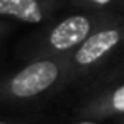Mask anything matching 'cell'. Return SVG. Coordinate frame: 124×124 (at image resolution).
<instances>
[{
  "mask_svg": "<svg viewBox=\"0 0 124 124\" xmlns=\"http://www.w3.org/2000/svg\"><path fill=\"white\" fill-rule=\"evenodd\" d=\"M112 16L116 14L68 7L29 34L21 43L19 53L26 61L36 58H65Z\"/></svg>",
  "mask_w": 124,
  "mask_h": 124,
  "instance_id": "6da1fadb",
  "label": "cell"
},
{
  "mask_svg": "<svg viewBox=\"0 0 124 124\" xmlns=\"http://www.w3.org/2000/svg\"><path fill=\"white\" fill-rule=\"evenodd\" d=\"M65 60L66 87L124 71V16H112Z\"/></svg>",
  "mask_w": 124,
  "mask_h": 124,
  "instance_id": "7a4b0ae2",
  "label": "cell"
},
{
  "mask_svg": "<svg viewBox=\"0 0 124 124\" xmlns=\"http://www.w3.org/2000/svg\"><path fill=\"white\" fill-rule=\"evenodd\" d=\"M65 58H36L0 78V104H26L66 88Z\"/></svg>",
  "mask_w": 124,
  "mask_h": 124,
  "instance_id": "3957f363",
  "label": "cell"
},
{
  "mask_svg": "<svg viewBox=\"0 0 124 124\" xmlns=\"http://www.w3.org/2000/svg\"><path fill=\"white\" fill-rule=\"evenodd\" d=\"M68 7V0H0V19L41 26Z\"/></svg>",
  "mask_w": 124,
  "mask_h": 124,
  "instance_id": "277c9868",
  "label": "cell"
},
{
  "mask_svg": "<svg viewBox=\"0 0 124 124\" xmlns=\"http://www.w3.org/2000/svg\"><path fill=\"white\" fill-rule=\"evenodd\" d=\"M82 117L88 119H117L124 116V82L107 85L95 95L88 97L78 109Z\"/></svg>",
  "mask_w": 124,
  "mask_h": 124,
  "instance_id": "5b68a950",
  "label": "cell"
},
{
  "mask_svg": "<svg viewBox=\"0 0 124 124\" xmlns=\"http://www.w3.org/2000/svg\"><path fill=\"white\" fill-rule=\"evenodd\" d=\"M68 5L73 9L110 12L124 16V0H68Z\"/></svg>",
  "mask_w": 124,
  "mask_h": 124,
  "instance_id": "8992f818",
  "label": "cell"
},
{
  "mask_svg": "<svg viewBox=\"0 0 124 124\" xmlns=\"http://www.w3.org/2000/svg\"><path fill=\"white\" fill-rule=\"evenodd\" d=\"M12 26H14V22H10V21H4V19H0V41H2L9 32H10V29H12Z\"/></svg>",
  "mask_w": 124,
  "mask_h": 124,
  "instance_id": "52a82bcc",
  "label": "cell"
},
{
  "mask_svg": "<svg viewBox=\"0 0 124 124\" xmlns=\"http://www.w3.org/2000/svg\"><path fill=\"white\" fill-rule=\"evenodd\" d=\"M75 124H100L97 122V119H88V117H82L80 121H77Z\"/></svg>",
  "mask_w": 124,
  "mask_h": 124,
  "instance_id": "ba28073f",
  "label": "cell"
},
{
  "mask_svg": "<svg viewBox=\"0 0 124 124\" xmlns=\"http://www.w3.org/2000/svg\"><path fill=\"white\" fill-rule=\"evenodd\" d=\"M117 119H119V124H124V116L122 117H117Z\"/></svg>",
  "mask_w": 124,
  "mask_h": 124,
  "instance_id": "9c48e42d",
  "label": "cell"
},
{
  "mask_svg": "<svg viewBox=\"0 0 124 124\" xmlns=\"http://www.w3.org/2000/svg\"><path fill=\"white\" fill-rule=\"evenodd\" d=\"M0 124H14V122H7V121H0Z\"/></svg>",
  "mask_w": 124,
  "mask_h": 124,
  "instance_id": "30bf717a",
  "label": "cell"
}]
</instances>
